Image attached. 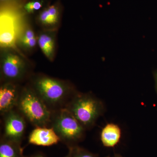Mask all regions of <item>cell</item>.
Listing matches in <instances>:
<instances>
[{
    "label": "cell",
    "instance_id": "1",
    "mask_svg": "<svg viewBox=\"0 0 157 157\" xmlns=\"http://www.w3.org/2000/svg\"><path fill=\"white\" fill-rule=\"evenodd\" d=\"M32 88L47 106L63 104L71 94L72 88L67 82L44 75L32 80Z\"/></svg>",
    "mask_w": 157,
    "mask_h": 157
},
{
    "label": "cell",
    "instance_id": "2",
    "mask_svg": "<svg viewBox=\"0 0 157 157\" xmlns=\"http://www.w3.org/2000/svg\"><path fill=\"white\" fill-rule=\"evenodd\" d=\"M17 106L22 115L36 127H45L51 121L48 106L32 87L21 90Z\"/></svg>",
    "mask_w": 157,
    "mask_h": 157
},
{
    "label": "cell",
    "instance_id": "3",
    "mask_svg": "<svg viewBox=\"0 0 157 157\" xmlns=\"http://www.w3.org/2000/svg\"><path fill=\"white\" fill-rule=\"evenodd\" d=\"M66 108L85 129L94 125L104 110L102 102L92 95L87 94L75 95Z\"/></svg>",
    "mask_w": 157,
    "mask_h": 157
},
{
    "label": "cell",
    "instance_id": "4",
    "mask_svg": "<svg viewBox=\"0 0 157 157\" xmlns=\"http://www.w3.org/2000/svg\"><path fill=\"white\" fill-rule=\"evenodd\" d=\"M52 128L65 143L69 144L78 142L84 135V127L67 108L61 109L52 116Z\"/></svg>",
    "mask_w": 157,
    "mask_h": 157
},
{
    "label": "cell",
    "instance_id": "5",
    "mask_svg": "<svg viewBox=\"0 0 157 157\" xmlns=\"http://www.w3.org/2000/svg\"><path fill=\"white\" fill-rule=\"evenodd\" d=\"M25 60L10 48H2L0 56L1 76L5 82H15L22 79L28 71Z\"/></svg>",
    "mask_w": 157,
    "mask_h": 157
},
{
    "label": "cell",
    "instance_id": "6",
    "mask_svg": "<svg viewBox=\"0 0 157 157\" xmlns=\"http://www.w3.org/2000/svg\"><path fill=\"white\" fill-rule=\"evenodd\" d=\"M5 115L4 139L20 143L25 131L24 119L19 113L12 110Z\"/></svg>",
    "mask_w": 157,
    "mask_h": 157
},
{
    "label": "cell",
    "instance_id": "7",
    "mask_svg": "<svg viewBox=\"0 0 157 157\" xmlns=\"http://www.w3.org/2000/svg\"><path fill=\"white\" fill-rule=\"evenodd\" d=\"M62 6L57 2L43 8L39 11L36 21L42 30H58L61 20Z\"/></svg>",
    "mask_w": 157,
    "mask_h": 157
},
{
    "label": "cell",
    "instance_id": "8",
    "mask_svg": "<svg viewBox=\"0 0 157 157\" xmlns=\"http://www.w3.org/2000/svg\"><path fill=\"white\" fill-rule=\"evenodd\" d=\"M19 90L14 82H5L0 87V111L5 114L17 106Z\"/></svg>",
    "mask_w": 157,
    "mask_h": 157
},
{
    "label": "cell",
    "instance_id": "9",
    "mask_svg": "<svg viewBox=\"0 0 157 157\" xmlns=\"http://www.w3.org/2000/svg\"><path fill=\"white\" fill-rule=\"evenodd\" d=\"M60 140V138L52 127H36L29 137V143L38 146H51L56 144Z\"/></svg>",
    "mask_w": 157,
    "mask_h": 157
},
{
    "label": "cell",
    "instance_id": "10",
    "mask_svg": "<svg viewBox=\"0 0 157 157\" xmlns=\"http://www.w3.org/2000/svg\"><path fill=\"white\" fill-rule=\"evenodd\" d=\"M58 30H42L37 36L38 45L50 61H53L56 53V34Z\"/></svg>",
    "mask_w": 157,
    "mask_h": 157
},
{
    "label": "cell",
    "instance_id": "11",
    "mask_svg": "<svg viewBox=\"0 0 157 157\" xmlns=\"http://www.w3.org/2000/svg\"><path fill=\"white\" fill-rule=\"evenodd\" d=\"M16 43L21 50L28 53L33 52L38 45L37 36L30 25H27L20 32Z\"/></svg>",
    "mask_w": 157,
    "mask_h": 157
},
{
    "label": "cell",
    "instance_id": "12",
    "mask_svg": "<svg viewBox=\"0 0 157 157\" xmlns=\"http://www.w3.org/2000/svg\"><path fill=\"white\" fill-rule=\"evenodd\" d=\"M121 136V131L118 125L108 124L101 131V141L103 145L106 147H113L119 142Z\"/></svg>",
    "mask_w": 157,
    "mask_h": 157
},
{
    "label": "cell",
    "instance_id": "13",
    "mask_svg": "<svg viewBox=\"0 0 157 157\" xmlns=\"http://www.w3.org/2000/svg\"><path fill=\"white\" fill-rule=\"evenodd\" d=\"M0 157H24L20 143L6 139L1 140Z\"/></svg>",
    "mask_w": 157,
    "mask_h": 157
},
{
    "label": "cell",
    "instance_id": "14",
    "mask_svg": "<svg viewBox=\"0 0 157 157\" xmlns=\"http://www.w3.org/2000/svg\"><path fill=\"white\" fill-rule=\"evenodd\" d=\"M44 2L43 0H31L24 5L23 9L27 14H34L42 10Z\"/></svg>",
    "mask_w": 157,
    "mask_h": 157
},
{
    "label": "cell",
    "instance_id": "15",
    "mask_svg": "<svg viewBox=\"0 0 157 157\" xmlns=\"http://www.w3.org/2000/svg\"><path fill=\"white\" fill-rule=\"evenodd\" d=\"M70 147L69 152L71 157H98L97 155L79 147L73 146Z\"/></svg>",
    "mask_w": 157,
    "mask_h": 157
},
{
    "label": "cell",
    "instance_id": "16",
    "mask_svg": "<svg viewBox=\"0 0 157 157\" xmlns=\"http://www.w3.org/2000/svg\"><path fill=\"white\" fill-rule=\"evenodd\" d=\"M20 1V0H0V2H1V4H4V3L17 2Z\"/></svg>",
    "mask_w": 157,
    "mask_h": 157
},
{
    "label": "cell",
    "instance_id": "17",
    "mask_svg": "<svg viewBox=\"0 0 157 157\" xmlns=\"http://www.w3.org/2000/svg\"><path fill=\"white\" fill-rule=\"evenodd\" d=\"M30 157H45L44 156L42 155H35L33 156H31Z\"/></svg>",
    "mask_w": 157,
    "mask_h": 157
},
{
    "label": "cell",
    "instance_id": "18",
    "mask_svg": "<svg viewBox=\"0 0 157 157\" xmlns=\"http://www.w3.org/2000/svg\"><path fill=\"white\" fill-rule=\"evenodd\" d=\"M124 157L122 156L121 155H120L119 154H116L114 155L113 156L111 157Z\"/></svg>",
    "mask_w": 157,
    "mask_h": 157
},
{
    "label": "cell",
    "instance_id": "19",
    "mask_svg": "<svg viewBox=\"0 0 157 157\" xmlns=\"http://www.w3.org/2000/svg\"><path fill=\"white\" fill-rule=\"evenodd\" d=\"M155 80H156V86H157V71L156 73H155Z\"/></svg>",
    "mask_w": 157,
    "mask_h": 157
},
{
    "label": "cell",
    "instance_id": "20",
    "mask_svg": "<svg viewBox=\"0 0 157 157\" xmlns=\"http://www.w3.org/2000/svg\"><path fill=\"white\" fill-rule=\"evenodd\" d=\"M71 157V155H70V153L69 152V154H68L66 156V157Z\"/></svg>",
    "mask_w": 157,
    "mask_h": 157
}]
</instances>
